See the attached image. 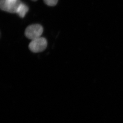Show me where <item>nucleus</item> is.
<instances>
[{
    "instance_id": "nucleus-1",
    "label": "nucleus",
    "mask_w": 123,
    "mask_h": 123,
    "mask_svg": "<svg viewBox=\"0 0 123 123\" xmlns=\"http://www.w3.org/2000/svg\"><path fill=\"white\" fill-rule=\"evenodd\" d=\"M43 32V27L41 25L34 24L27 27L25 31V35L32 41L41 37Z\"/></svg>"
},
{
    "instance_id": "nucleus-6",
    "label": "nucleus",
    "mask_w": 123,
    "mask_h": 123,
    "mask_svg": "<svg viewBox=\"0 0 123 123\" xmlns=\"http://www.w3.org/2000/svg\"><path fill=\"white\" fill-rule=\"evenodd\" d=\"M33 0V1H36V0Z\"/></svg>"
},
{
    "instance_id": "nucleus-3",
    "label": "nucleus",
    "mask_w": 123,
    "mask_h": 123,
    "mask_svg": "<svg viewBox=\"0 0 123 123\" xmlns=\"http://www.w3.org/2000/svg\"><path fill=\"white\" fill-rule=\"evenodd\" d=\"M48 45L47 41L43 37H40L34 40L29 45L30 50L34 53L41 52L45 50Z\"/></svg>"
},
{
    "instance_id": "nucleus-4",
    "label": "nucleus",
    "mask_w": 123,
    "mask_h": 123,
    "mask_svg": "<svg viewBox=\"0 0 123 123\" xmlns=\"http://www.w3.org/2000/svg\"><path fill=\"white\" fill-rule=\"evenodd\" d=\"M28 8L25 4L21 3L18 8L16 13L18 14L20 17L23 18L25 17L26 13L28 12Z\"/></svg>"
},
{
    "instance_id": "nucleus-5",
    "label": "nucleus",
    "mask_w": 123,
    "mask_h": 123,
    "mask_svg": "<svg viewBox=\"0 0 123 123\" xmlns=\"http://www.w3.org/2000/svg\"><path fill=\"white\" fill-rule=\"evenodd\" d=\"M46 5L49 6H55L58 2V0H43Z\"/></svg>"
},
{
    "instance_id": "nucleus-2",
    "label": "nucleus",
    "mask_w": 123,
    "mask_h": 123,
    "mask_svg": "<svg viewBox=\"0 0 123 123\" xmlns=\"http://www.w3.org/2000/svg\"><path fill=\"white\" fill-rule=\"evenodd\" d=\"M22 2L20 0H0L1 10L11 13H16Z\"/></svg>"
}]
</instances>
